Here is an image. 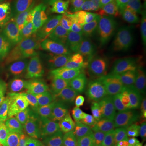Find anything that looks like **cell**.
Here are the masks:
<instances>
[{"instance_id": "cell-3", "label": "cell", "mask_w": 146, "mask_h": 146, "mask_svg": "<svg viewBox=\"0 0 146 146\" xmlns=\"http://www.w3.org/2000/svg\"><path fill=\"white\" fill-rule=\"evenodd\" d=\"M86 99L108 108L141 110L142 102L132 92L118 84L110 83L96 76L80 87Z\"/></svg>"}, {"instance_id": "cell-14", "label": "cell", "mask_w": 146, "mask_h": 146, "mask_svg": "<svg viewBox=\"0 0 146 146\" xmlns=\"http://www.w3.org/2000/svg\"><path fill=\"white\" fill-rule=\"evenodd\" d=\"M145 47V42L144 37L136 25L133 24L125 29L118 48L134 61L141 62Z\"/></svg>"}, {"instance_id": "cell-1", "label": "cell", "mask_w": 146, "mask_h": 146, "mask_svg": "<svg viewBox=\"0 0 146 146\" xmlns=\"http://www.w3.org/2000/svg\"><path fill=\"white\" fill-rule=\"evenodd\" d=\"M124 31L125 29H116L96 36L88 49L67 67L69 72L81 84L92 78L118 49Z\"/></svg>"}, {"instance_id": "cell-12", "label": "cell", "mask_w": 146, "mask_h": 146, "mask_svg": "<svg viewBox=\"0 0 146 146\" xmlns=\"http://www.w3.org/2000/svg\"><path fill=\"white\" fill-rule=\"evenodd\" d=\"M138 7L139 3L133 0H115L103 11L102 23L104 25L128 28L136 20Z\"/></svg>"}, {"instance_id": "cell-10", "label": "cell", "mask_w": 146, "mask_h": 146, "mask_svg": "<svg viewBox=\"0 0 146 146\" xmlns=\"http://www.w3.org/2000/svg\"><path fill=\"white\" fill-rule=\"evenodd\" d=\"M58 125L55 117L36 120L23 126L17 139L21 146H47L53 141Z\"/></svg>"}, {"instance_id": "cell-16", "label": "cell", "mask_w": 146, "mask_h": 146, "mask_svg": "<svg viewBox=\"0 0 146 146\" xmlns=\"http://www.w3.org/2000/svg\"><path fill=\"white\" fill-rule=\"evenodd\" d=\"M131 90L141 102L146 103V63L138 62Z\"/></svg>"}, {"instance_id": "cell-4", "label": "cell", "mask_w": 146, "mask_h": 146, "mask_svg": "<svg viewBox=\"0 0 146 146\" xmlns=\"http://www.w3.org/2000/svg\"><path fill=\"white\" fill-rule=\"evenodd\" d=\"M93 11L86 7H80L67 17V32L64 46L67 67L83 54L96 38L91 21Z\"/></svg>"}, {"instance_id": "cell-11", "label": "cell", "mask_w": 146, "mask_h": 146, "mask_svg": "<svg viewBox=\"0 0 146 146\" xmlns=\"http://www.w3.org/2000/svg\"><path fill=\"white\" fill-rule=\"evenodd\" d=\"M25 91L4 67H0V121L10 118Z\"/></svg>"}, {"instance_id": "cell-20", "label": "cell", "mask_w": 146, "mask_h": 146, "mask_svg": "<svg viewBox=\"0 0 146 146\" xmlns=\"http://www.w3.org/2000/svg\"><path fill=\"white\" fill-rule=\"evenodd\" d=\"M125 134L136 137L146 138V123L138 119L133 127Z\"/></svg>"}, {"instance_id": "cell-13", "label": "cell", "mask_w": 146, "mask_h": 146, "mask_svg": "<svg viewBox=\"0 0 146 146\" xmlns=\"http://www.w3.org/2000/svg\"><path fill=\"white\" fill-rule=\"evenodd\" d=\"M68 11H64L54 20L37 27L29 35L25 36L29 42H30L37 59L41 63L51 50L50 42L54 32L60 21L68 16Z\"/></svg>"}, {"instance_id": "cell-6", "label": "cell", "mask_w": 146, "mask_h": 146, "mask_svg": "<svg viewBox=\"0 0 146 146\" xmlns=\"http://www.w3.org/2000/svg\"><path fill=\"white\" fill-rule=\"evenodd\" d=\"M69 8L70 0H29L22 16L24 35H29L37 27L52 21Z\"/></svg>"}, {"instance_id": "cell-24", "label": "cell", "mask_w": 146, "mask_h": 146, "mask_svg": "<svg viewBox=\"0 0 146 146\" xmlns=\"http://www.w3.org/2000/svg\"><path fill=\"white\" fill-rule=\"evenodd\" d=\"M7 1H9V0H0V4H3V3H7Z\"/></svg>"}, {"instance_id": "cell-22", "label": "cell", "mask_w": 146, "mask_h": 146, "mask_svg": "<svg viewBox=\"0 0 146 146\" xmlns=\"http://www.w3.org/2000/svg\"><path fill=\"white\" fill-rule=\"evenodd\" d=\"M139 120L146 123V110H145L144 111H141V114L140 115V118H139Z\"/></svg>"}, {"instance_id": "cell-5", "label": "cell", "mask_w": 146, "mask_h": 146, "mask_svg": "<svg viewBox=\"0 0 146 146\" xmlns=\"http://www.w3.org/2000/svg\"><path fill=\"white\" fill-rule=\"evenodd\" d=\"M142 110L114 109L103 106L95 109L94 131L101 139L127 133L139 119Z\"/></svg>"}, {"instance_id": "cell-19", "label": "cell", "mask_w": 146, "mask_h": 146, "mask_svg": "<svg viewBox=\"0 0 146 146\" xmlns=\"http://www.w3.org/2000/svg\"><path fill=\"white\" fill-rule=\"evenodd\" d=\"M115 0H84L86 7L90 11H103L106 7Z\"/></svg>"}, {"instance_id": "cell-25", "label": "cell", "mask_w": 146, "mask_h": 146, "mask_svg": "<svg viewBox=\"0 0 146 146\" xmlns=\"http://www.w3.org/2000/svg\"><path fill=\"white\" fill-rule=\"evenodd\" d=\"M133 1H136V2H137V3H138L140 4V3H141V2H142L143 0H133Z\"/></svg>"}, {"instance_id": "cell-9", "label": "cell", "mask_w": 146, "mask_h": 146, "mask_svg": "<svg viewBox=\"0 0 146 146\" xmlns=\"http://www.w3.org/2000/svg\"><path fill=\"white\" fill-rule=\"evenodd\" d=\"M24 35L23 19L18 4L0 7V51L7 52Z\"/></svg>"}, {"instance_id": "cell-15", "label": "cell", "mask_w": 146, "mask_h": 146, "mask_svg": "<svg viewBox=\"0 0 146 146\" xmlns=\"http://www.w3.org/2000/svg\"><path fill=\"white\" fill-rule=\"evenodd\" d=\"M41 64L45 78L63 73L67 68V54L64 43L53 47Z\"/></svg>"}, {"instance_id": "cell-2", "label": "cell", "mask_w": 146, "mask_h": 146, "mask_svg": "<svg viewBox=\"0 0 146 146\" xmlns=\"http://www.w3.org/2000/svg\"><path fill=\"white\" fill-rule=\"evenodd\" d=\"M4 68L25 92H30L45 79L42 64L25 36L6 52Z\"/></svg>"}, {"instance_id": "cell-8", "label": "cell", "mask_w": 146, "mask_h": 146, "mask_svg": "<svg viewBox=\"0 0 146 146\" xmlns=\"http://www.w3.org/2000/svg\"><path fill=\"white\" fill-rule=\"evenodd\" d=\"M88 145L86 134L76 110L73 109L63 114L58 123L52 146Z\"/></svg>"}, {"instance_id": "cell-17", "label": "cell", "mask_w": 146, "mask_h": 146, "mask_svg": "<svg viewBox=\"0 0 146 146\" xmlns=\"http://www.w3.org/2000/svg\"><path fill=\"white\" fill-rule=\"evenodd\" d=\"M100 146H146V138L123 134L103 140Z\"/></svg>"}, {"instance_id": "cell-18", "label": "cell", "mask_w": 146, "mask_h": 146, "mask_svg": "<svg viewBox=\"0 0 146 146\" xmlns=\"http://www.w3.org/2000/svg\"><path fill=\"white\" fill-rule=\"evenodd\" d=\"M67 17L68 16L60 21V23L58 25V26L56 27L55 30L53 33L51 42H50L51 49L58 45L64 43L66 37V32H67Z\"/></svg>"}, {"instance_id": "cell-21", "label": "cell", "mask_w": 146, "mask_h": 146, "mask_svg": "<svg viewBox=\"0 0 146 146\" xmlns=\"http://www.w3.org/2000/svg\"><path fill=\"white\" fill-rule=\"evenodd\" d=\"M141 3H142V12H143L142 21H143L144 25H146V0H143Z\"/></svg>"}, {"instance_id": "cell-7", "label": "cell", "mask_w": 146, "mask_h": 146, "mask_svg": "<svg viewBox=\"0 0 146 146\" xmlns=\"http://www.w3.org/2000/svg\"><path fill=\"white\" fill-rule=\"evenodd\" d=\"M137 63L118 48L98 69L95 76L108 82L131 89Z\"/></svg>"}, {"instance_id": "cell-23", "label": "cell", "mask_w": 146, "mask_h": 146, "mask_svg": "<svg viewBox=\"0 0 146 146\" xmlns=\"http://www.w3.org/2000/svg\"><path fill=\"white\" fill-rule=\"evenodd\" d=\"M141 62L146 63V43H145V50H144L143 54H142V57H141Z\"/></svg>"}]
</instances>
